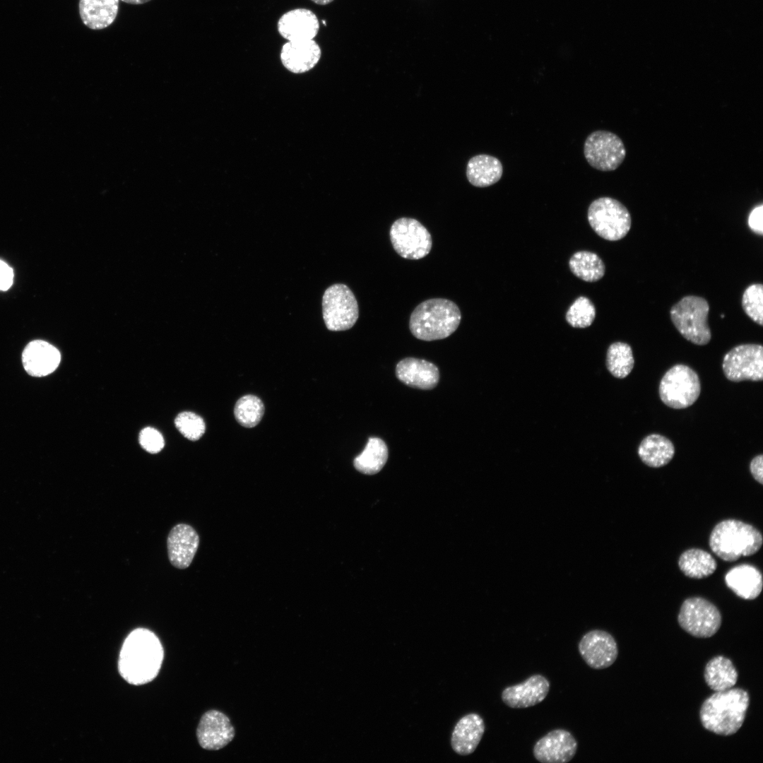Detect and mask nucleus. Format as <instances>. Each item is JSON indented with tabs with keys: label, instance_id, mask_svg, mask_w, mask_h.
<instances>
[{
	"label": "nucleus",
	"instance_id": "4be33fe9",
	"mask_svg": "<svg viewBox=\"0 0 763 763\" xmlns=\"http://www.w3.org/2000/svg\"><path fill=\"white\" fill-rule=\"evenodd\" d=\"M485 730L484 721L479 714H466L454 726L451 738L452 749L460 755L473 753L479 745Z\"/></svg>",
	"mask_w": 763,
	"mask_h": 763
},
{
	"label": "nucleus",
	"instance_id": "0eeeda50",
	"mask_svg": "<svg viewBox=\"0 0 763 763\" xmlns=\"http://www.w3.org/2000/svg\"><path fill=\"white\" fill-rule=\"evenodd\" d=\"M659 396L667 406L686 408L699 398L701 384L698 374L691 367L678 364L670 367L659 384Z\"/></svg>",
	"mask_w": 763,
	"mask_h": 763
},
{
	"label": "nucleus",
	"instance_id": "393cba45",
	"mask_svg": "<svg viewBox=\"0 0 763 763\" xmlns=\"http://www.w3.org/2000/svg\"><path fill=\"white\" fill-rule=\"evenodd\" d=\"M502 174L503 166L500 160L487 154L472 157L466 167L468 180L477 187H486L497 183Z\"/></svg>",
	"mask_w": 763,
	"mask_h": 763
},
{
	"label": "nucleus",
	"instance_id": "a878e982",
	"mask_svg": "<svg viewBox=\"0 0 763 763\" xmlns=\"http://www.w3.org/2000/svg\"><path fill=\"white\" fill-rule=\"evenodd\" d=\"M675 447L667 437L652 434L641 442L638 455L642 462L651 468H660L668 464L673 458Z\"/></svg>",
	"mask_w": 763,
	"mask_h": 763
},
{
	"label": "nucleus",
	"instance_id": "cd10ccee",
	"mask_svg": "<svg viewBox=\"0 0 763 763\" xmlns=\"http://www.w3.org/2000/svg\"><path fill=\"white\" fill-rule=\"evenodd\" d=\"M388 456V447L384 441L379 437H369L364 450L354 459L353 465L362 473L374 475L382 469Z\"/></svg>",
	"mask_w": 763,
	"mask_h": 763
},
{
	"label": "nucleus",
	"instance_id": "4c0bfd02",
	"mask_svg": "<svg viewBox=\"0 0 763 763\" xmlns=\"http://www.w3.org/2000/svg\"><path fill=\"white\" fill-rule=\"evenodd\" d=\"M13 269L4 261L0 260V290H7L12 285Z\"/></svg>",
	"mask_w": 763,
	"mask_h": 763
},
{
	"label": "nucleus",
	"instance_id": "9b49d317",
	"mask_svg": "<svg viewBox=\"0 0 763 763\" xmlns=\"http://www.w3.org/2000/svg\"><path fill=\"white\" fill-rule=\"evenodd\" d=\"M389 235L394 250L404 259H420L431 250V235L415 219L401 218L396 220L391 227Z\"/></svg>",
	"mask_w": 763,
	"mask_h": 763
},
{
	"label": "nucleus",
	"instance_id": "aec40b11",
	"mask_svg": "<svg viewBox=\"0 0 763 763\" xmlns=\"http://www.w3.org/2000/svg\"><path fill=\"white\" fill-rule=\"evenodd\" d=\"M396 375L406 385L423 390L434 388L439 380V372L435 365L415 357L399 361L396 367Z\"/></svg>",
	"mask_w": 763,
	"mask_h": 763
},
{
	"label": "nucleus",
	"instance_id": "f704fd0d",
	"mask_svg": "<svg viewBox=\"0 0 763 763\" xmlns=\"http://www.w3.org/2000/svg\"><path fill=\"white\" fill-rule=\"evenodd\" d=\"M175 425L184 437L191 441L199 439L205 432L203 418L192 412H182L175 418Z\"/></svg>",
	"mask_w": 763,
	"mask_h": 763
},
{
	"label": "nucleus",
	"instance_id": "f8f14e48",
	"mask_svg": "<svg viewBox=\"0 0 763 763\" xmlns=\"http://www.w3.org/2000/svg\"><path fill=\"white\" fill-rule=\"evenodd\" d=\"M722 368L726 377L734 382H760L763 379V348L759 344H741L723 357Z\"/></svg>",
	"mask_w": 763,
	"mask_h": 763
},
{
	"label": "nucleus",
	"instance_id": "7c9ffc66",
	"mask_svg": "<svg viewBox=\"0 0 763 763\" xmlns=\"http://www.w3.org/2000/svg\"><path fill=\"white\" fill-rule=\"evenodd\" d=\"M634 360L631 346L623 342L610 345L606 354V366L616 378L623 379L632 372Z\"/></svg>",
	"mask_w": 763,
	"mask_h": 763
},
{
	"label": "nucleus",
	"instance_id": "58836bf2",
	"mask_svg": "<svg viewBox=\"0 0 763 763\" xmlns=\"http://www.w3.org/2000/svg\"><path fill=\"white\" fill-rule=\"evenodd\" d=\"M750 471L755 478L760 484H763V456L759 454L753 458L750 463Z\"/></svg>",
	"mask_w": 763,
	"mask_h": 763
},
{
	"label": "nucleus",
	"instance_id": "473e14b6",
	"mask_svg": "<svg viewBox=\"0 0 763 763\" xmlns=\"http://www.w3.org/2000/svg\"><path fill=\"white\" fill-rule=\"evenodd\" d=\"M596 317V308L593 303L586 297H577L567 311L565 319L574 328H586L593 322Z\"/></svg>",
	"mask_w": 763,
	"mask_h": 763
},
{
	"label": "nucleus",
	"instance_id": "72a5a7b5",
	"mask_svg": "<svg viewBox=\"0 0 763 763\" xmlns=\"http://www.w3.org/2000/svg\"><path fill=\"white\" fill-rule=\"evenodd\" d=\"M741 305L745 313L755 323L763 325V285L751 284L743 292Z\"/></svg>",
	"mask_w": 763,
	"mask_h": 763
},
{
	"label": "nucleus",
	"instance_id": "c85d7f7f",
	"mask_svg": "<svg viewBox=\"0 0 763 763\" xmlns=\"http://www.w3.org/2000/svg\"><path fill=\"white\" fill-rule=\"evenodd\" d=\"M678 566L682 572L692 579H703L711 575L717 563L706 551L692 548L683 552L679 557Z\"/></svg>",
	"mask_w": 763,
	"mask_h": 763
},
{
	"label": "nucleus",
	"instance_id": "bb28decb",
	"mask_svg": "<svg viewBox=\"0 0 763 763\" xmlns=\"http://www.w3.org/2000/svg\"><path fill=\"white\" fill-rule=\"evenodd\" d=\"M704 678L711 690L720 692L733 687L738 681V674L729 658L717 656L706 663Z\"/></svg>",
	"mask_w": 763,
	"mask_h": 763
},
{
	"label": "nucleus",
	"instance_id": "f3484780",
	"mask_svg": "<svg viewBox=\"0 0 763 763\" xmlns=\"http://www.w3.org/2000/svg\"><path fill=\"white\" fill-rule=\"evenodd\" d=\"M199 544V537L191 526L179 524L170 531L167 539L168 558L176 568H187L195 556Z\"/></svg>",
	"mask_w": 763,
	"mask_h": 763
},
{
	"label": "nucleus",
	"instance_id": "20e7f679",
	"mask_svg": "<svg viewBox=\"0 0 763 763\" xmlns=\"http://www.w3.org/2000/svg\"><path fill=\"white\" fill-rule=\"evenodd\" d=\"M762 543V535L759 530L736 519H726L717 524L709 540L712 552L726 562L755 554Z\"/></svg>",
	"mask_w": 763,
	"mask_h": 763
},
{
	"label": "nucleus",
	"instance_id": "a19ab883",
	"mask_svg": "<svg viewBox=\"0 0 763 763\" xmlns=\"http://www.w3.org/2000/svg\"><path fill=\"white\" fill-rule=\"evenodd\" d=\"M311 1H313L314 3L318 4V5H326V4H329L331 3L332 1H333V0H311Z\"/></svg>",
	"mask_w": 763,
	"mask_h": 763
},
{
	"label": "nucleus",
	"instance_id": "412c9836",
	"mask_svg": "<svg viewBox=\"0 0 763 763\" xmlns=\"http://www.w3.org/2000/svg\"><path fill=\"white\" fill-rule=\"evenodd\" d=\"M61 360L59 351L50 343L35 340L30 342L22 354V361L27 373L33 377H44L53 372Z\"/></svg>",
	"mask_w": 763,
	"mask_h": 763
},
{
	"label": "nucleus",
	"instance_id": "6ab92c4d",
	"mask_svg": "<svg viewBox=\"0 0 763 763\" xmlns=\"http://www.w3.org/2000/svg\"><path fill=\"white\" fill-rule=\"evenodd\" d=\"M321 56L319 45L314 40L288 41L280 51L283 65L292 73H302L313 69Z\"/></svg>",
	"mask_w": 763,
	"mask_h": 763
},
{
	"label": "nucleus",
	"instance_id": "423d86ee",
	"mask_svg": "<svg viewBox=\"0 0 763 763\" xmlns=\"http://www.w3.org/2000/svg\"><path fill=\"white\" fill-rule=\"evenodd\" d=\"M588 221L594 232L603 239L617 241L624 238L632 225L629 211L618 200L599 197L588 208Z\"/></svg>",
	"mask_w": 763,
	"mask_h": 763
},
{
	"label": "nucleus",
	"instance_id": "6e6552de",
	"mask_svg": "<svg viewBox=\"0 0 763 763\" xmlns=\"http://www.w3.org/2000/svg\"><path fill=\"white\" fill-rule=\"evenodd\" d=\"M322 308L324 323L330 331L348 330L358 319L359 309L356 298L345 284H333L325 290Z\"/></svg>",
	"mask_w": 763,
	"mask_h": 763
},
{
	"label": "nucleus",
	"instance_id": "f03ea898",
	"mask_svg": "<svg viewBox=\"0 0 763 763\" xmlns=\"http://www.w3.org/2000/svg\"><path fill=\"white\" fill-rule=\"evenodd\" d=\"M749 704V694L743 689L715 692L701 706V723L716 735H732L742 727Z\"/></svg>",
	"mask_w": 763,
	"mask_h": 763
},
{
	"label": "nucleus",
	"instance_id": "ea45409f",
	"mask_svg": "<svg viewBox=\"0 0 763 763\" xmlns=\"http://www.w3.org/2000/svg\"><path fill=\"white\" fill-rule=\"evenodd\" d=\"M119 1H122L123 2H125L126 4H129L138 5V4H146V3L149 2V1H150L152 0H119Z\"/></svg>",
	"mask_w": 763,
	"mask_h": 763
},
{
	"label": "nucleus",
	"instance_id": "c9c22d12",
	"mask_svg": "<svg viewBox=\"0 0 763 763\" xmlns=\"http://www.w3.org/2000/svg\"><path fill=\"white\" fill-rule=\"evenodd\" d=\"M138 440L141 446L146 451L152 454L161 451L165 444L160 432L150 427H145L141 431Z\"/></svg>",
	"mask_w": 763,
	"mask_h": 763
},
{
	"label": "nucleus",
	"instance_id": "5701e85b",
	"mask_svg": "<svg viewBox=\"0 0 763 763\" xmlns=\"http://www.w3.org/2000/svg\"><path fill=\"white\" fill-rule=\"evenodd\" d=\"M725 582L736 596L745 600L757 598L763 586L760 571L748 564H738L728 570L725 576Z\"/></svg>",
	"mask_w": 763,
	"mask_h": 763
},
{
	"label": "nucleus",
	"instance_id": "2f4dec72",
	"mask_svg": "<svg viewBox=\"0 0 763 763\" xmlns=\"http://www.w3.org/2000/svg\"><path fill=\"white\" fill-rule=\"evenodd\" d=\"M264 406L261 400L254 395L241 397L236 403L234 414L236 420L244 427H253L261 420Z\"/></svg>",
	"mask_w": 763,
	"mask_h": 763
},
{
	"label": "nucleus",
	"instance_id": "ddd939ff",
	"mask_svg": "<svg viewBox=\"0 0 763 763\" xmlns=\"http://www.w3.org/2000/svg\"><path fill=\"white\" fill-rule=\"evenodd\" d=\"M578 649L585 663L596 670L610 667L618 655L615 639L610 633L601 629L586 632L579 641Z\"/></svg>",
	"mask_w": 763,
	"mask_h": 763
},
{
	"label": "nucleus",
	"instance_id": "c756f323",
	"mask_svg": "<svg viewBox=\"0 0 763 763\" xmlns=\"http://www.w3.org/2000/svg\"><path fill=\"white\" fill-rule=\"evenodd\" d=\"M569 266L577 278L589 283L599 280L605 272L603 260L596 253L589 251L574 253L569 261Z\"/></svg>",
	"mask_w": 763,
	"mask_h": 763
},
{
	"label": "nucleus",
	"instance_id": "e433bc0d",
	"mask_svg": "<svg viewBox=\"0 0 763 763\" xmlns=\"http://www.w3.org/2000/svg\"><path fill=\"white\" fill-rule=\"evenodd\" d=\"M763 206L760 204L754 208L749 216H748V225L750 228L756 234L762 235L763 234Z\"/></svg>",
	"mask_w": 763,
	"mask_h": 763
},
{
	"label": "nucleus",
	"instance_id": "1a4fd4ad",
	"mask_svg": "<svg viewBox=\"0 0 763 763\" xmlns=\"http://www.w3.org/2000/svg\"><path fill=\"white\" fill-rule=\"evenodd\" d=\"M682 629L698 638H709L719 629L722 617L717 607L702 597H691L682 603L678 616Z\"/></svg>",
	"mask_w": 763,
	"mask_h": 763
},
{
	"label": "nucleus",
	"instance_id": "f257e3e1",
	"mask_svg": "<svg viewBox=\"0 0 763 763\" xmlns=\"http://www.w3.org/2000/svg\"><path fill=\"white\" fill-rule=\"evenodd\" d=\"M163 656V648L158 637L147 629H136L127 636L121 648L119 672L129 684H146L158 675Z\"/></svg>",
	"mask_w": 763,
	"mask_h": 763
},
{
	"label": "nucleus",
	"instance_id": "39448f33",
	"mask_svg": "<svg viewBox=\"0 0 763 763\" xmlns=\"http://www.w3.org/2000/svg\"><path fill=\"white\" fill-rule=\"evenodd\" d=\"M709 312V304L705 298L686 295L671 307L670 317L676 329L686 340L704 345L711 338Z\"/></svg>",
	"mask_w": 763,
	"mask_h": 763
},
{
	"label": "nucleus",
	"instance_id": "a211bd4d",
	"mask_svg": "<svg viewBox=\"0 0 763 763\" xmlns=\"http://www.w3.org/2000/svg\"><path fill=\"white\" fill-rule=\"evenodd\" d=\"M279 34L288 41L313 40L319 30V22L311 10L299 8L287 11L277 23Z\"/></svg>",
	"mask_w": 763,
	"mask_h": 763
},
{
	"label": "nucleus",
	"instance_id": "dca6fc26",
	"mask_svg": "<svg viewBox=\"0 0 763 763\" xmlns=\"http://www.w3.org/2000/svg\"><path fill=\"white\" fill-rule=\"evenodd\" d=\"M550 690V682L542 675L530 676L523 682L509 686L502 692V700L510 708L524 709L543 702Z\"/></svg>",
	"mask_w": 763,
	"mask_h": 763
},
{
	"label": "nucleus",
	"instance_id": "4468645a",
	"mask_svg": "<svg viewBox=\"0 0 763 763\" xmlns=\"http://www.w3.org/2000/svg\"><path fill=\"white\" fill-rule=\"evenodd\" d=\"M235 731L229 717L224 713L212 709L201 716L196 737L200 746L207 750H218L227 745L234 738Z\"/></svg>",
	"mask_w": 763,
	"mask_h": 763
},
{
	"label": "nucleus",
	"instance_id": "7ed1b4c3",
	"mask_svg": "<svg viewBox=\"0 0 763 763\" xmlns=\"http://www.w3.org/2000/svg\"><path fill=\"white\" fill-rule=\"evenodd\" d=\"M461 314L452 301L443 298L427 300L413 311L409 321L412 334L426 341L440 340L451 335L458 328Z\"/></svg>",
	"mask_w": 763,
	"mask_h": 763
},
{
	"label": "nucleus",
	"instance_id": "2eb2a0df",
	"mask_svg": "<svg viewBox=\"0 0 763 763\" xmlns=\"http://www.w3.org/2000/svg\"><path fill=\"white\" fill-rule=\"evenodd\" d=\"M576 750L577 742L570 732L555 729L536 743L533 754L542 763H566L573 759Z\"/></svg>",
	"mask_w": 763,
	"mask_h": 763
},
{
	"label": "nucleus",
	"instance_id": "b1692460",
	"mask_svg": "<svg viewBox=\"0 0 763 763\" xmlns=\"http://www.w3.org/2000/svg\"><path fill=\"white\" fill-rule=\"evenodd\" d=\"M119 0H79L78 9L83 23L91 30H102L115 20Z\"/></svg>",
	"mask_w": 763,
	"mask_h": 763
},
{
	"label": "nucleus",
	"instance_id": "9d476101",
	"mask_svg": "<svg viewBox=\"0 0 763 763\" xmlns=\"http://www.w3.org/2000/svg\"><path fill=\"white\" fill-rule=\"evenodd\" d=\"M626 148L622 139L615 134L597 130L591 133L584 144V155L593 168L608 172L616 170L626 157Z\"/></svg>",
	"mask_w": 763,
	"mask_h": 763
}]
</instances>
